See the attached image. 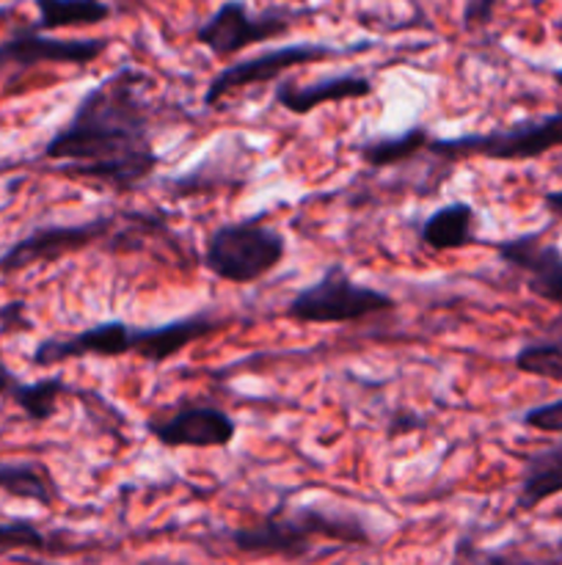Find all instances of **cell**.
<instances>
[{"mask_svg": "<svg viewBox=\"0 0 562 565\" xmlns=\"http://www.w3.org/2000/svg\"><path fill=\"white\" fill-rule=\"evenodd\" d=\"M64 395H72V386L61 375L39 379L33 384H17L11 390L14 403L33 423H47V419H53L55 412H58V401Z\"/></svg>", "mask_w": 562, "mask_h": 565, "instance_id": "obj_19", "label": "cell"}, {"mask_svg": "<svg viewBox=\"0 0 562 565\" xmlns=\"http://www.w3.org/2000/svg\"><path fill=\"white\" fill-rule=\"evenodd\" d=\"M47 565H53V563H47Z\"/></svg>", "mask_w": 562, "mask_h": 565, "instance_id": "obj_33", "label": "cell"}, {"mask_svg": "<svg viewBox=\"0 0 562 565\" xmlns=\"http://www.w3.org/2000/svg\"><path fill=\"white\" fill-rule=\"evenodd\" d=\"M551 77H554V83H556V86L562 88V66H560V70H554V72H551Z\"/></svg>", "mask_w": 562, "mask_h": 565, "instance_id": "obj_31", "label": "cell"}, {"mask_svg": "<svg viewBox=\"0 0 562 565\" xmlns=\"http://www.w3.org/2000/svg\"><path fill=\"white\" fill-rule=\"evenodd\" d=\"M562 147V110L538 119H523L490 132H468L457 138H430L428 152L444 160H534Z\"/></svg>", "mask_w": 562, "mask_h": 565, "instance_id": "obj_5", "label": "cell"}, {"mask_svg": "<svg viewBox=\"0 0 562 565\" xmlns=\"http://www.w3.org/2000/svg\"><path fill=\"white\" fill-rule=\"evenodd\" d=\"M419 428H424V419L419 417L417 412L395 414V419H391V425H389V439H400V436L413 434V430H419Z\"/></svg>", "mask_w": 562, "mask_h": 565, "instance_id": "obj_26", "label": "cell"}, {"mask_svg": "<svg viewBox=\"0 0 562 565\" xmlns=\"http://www.w3.org/2000/svg\"><path fill=\"white\" fill-rule=\"evenodd\" d=\"M361 565H372V563H361Z\"/></svg>", "mask_w": 562, "mask_h": 565, "instance_id": "obj_32", "label": "cell"}, {"mask_svg": "<svg viewBox=\"0 0 562 565\" xmlns=\"http://www.w3.org/2000/svg\"><path fill=\"white\" fill-rule=\"evenodd\" d=\"M551 334H556L562 340V320H556V323L551 326Z\"/></svg>", "mask_w": 562, "mask_h": 565, "instance_id": "obj_30", "label": "cell"}, {"mask_svg": "<svg viewBox=\"0 0 562 565\" xmlns=\"http://www.w3.org/2000/svg\"><path fill=\"white\" fill-rule=\"evenodd\" d=\"M521 423L529 430H538V434H556L562 436V397L551 403H540V406L527 408L521 414Z\"/></svg>", "mask_w": 562, "mask_h": 565, "instance_id": "obj_23", "label": "cell"}, {"mask_svg": "<svg viewBox=\"0 0 562 565\" xmlns=\"http://www.w3.org/2000/svg\"><path fill=\"white\" fill-rule=\"evenodd\" d=\"M147 434L171 450H180V447L213 450V447H229L235 441L237 423L224 408L191 403L163 417L147 419Z\"/></svg>", "mask_w": 562, "mask_h": 565, "instance_id": "obj_10", "label": "cell"}, {"mask_svg": "<svg viewBox=\"0 0 562 565\" xmlns=\"http://www.w3.org/2000/svg\"><path fill=\"white\" fill-rule=\"evenodd\" d=\"M306 14L309 9H290V6H268L259 14H253L246 0H224L193 31V42L202 44L218 61H229L253 44L284 36Z\"/></svg>", "mask_w": 562, "mask_h": 565, "instance_id": "obj_7", "label": "cell"}, {"mask_svg": "<svg viewBox=\"0 0 562 565\" xmlns=\"http://www.w3.org/2000/svg\"><path fill=\"white\" fill-rule=\"evenodd\" d=\"M231 550L248 557H281V561H303L314 552L317 541H334L342 546H369L367 522L353 511H334L325 505H279L268 516L248 527L224 530L215 535Z\"/></svg>", "mask_w": 562, "mask_h": 565, "instance_id": "obj_2", "label": "cell"}, {"mask_svg": "<svg viewBox=\"0 0 562 565\" xmlns=\"http://www.w3.org/2000/svg\"><path fill=\"white\" fill-rule=\"evenodd\" d=\"M419 241L433 252H457L477 243V213L468 202H450L433 210L419 226Z\"/></svg>", "mask_w": 562, "mask_h": 565, "instance_id": "obj_15", "label": "cell"}, {"mask_svg": "<svg viewBox=\"0 0 562 565\" xmlns=\"http://www.w3.org/2000/svg\"><path fill=\"white\" fill-rule=\"evenodd\" d=\"M556 494H562V441L529 452L518 480L516 511H534Z\"/></svg>", "mask_w": 562, "mask_h": 565, "instance_id": "obj_14", "label": "cell"}, {"mask_svg": "<svg viewBox=\"0 0 562 565\" xmlns=\"http://www.w3.org/2000/svg\"><path fill=\"white\" fill-rule=\"evenodd\" d=\"M543 207L549 210L551 218L562 221V188H556V191L543 193Z\"/></svg>", "mask_w": 562, "mask_h": 565, "instance_id": "obj_27", "label": "cell"}, {"mask_svg": "<svg viewBox=\"0 0 562 565\" xmlns=\"http://www.w3.org/2000/svg\"><path fill=\"white\" fill-rule=\"evenodd\" d=\"M154 326H132L127 320H102L66 337L42 340L31 362L36 367H55L72 359H121L138 356L147 362L152 351Z\"/></svg>", "mask_w": 562, "mask_h": 565, "instance_id": "obj_8", "label": "cell"}, {"mask_svg": "<svg viewBox=\"0 0 562 565\" xmlns=\"http://www.w3.org/2000/svg\"><path fill=\"white\" fill-rule=\"evenodd\" d=\"M430 130L422 125L408 127L400 136H380V138H367V141H358L353 147V152L361 158V163L367 169H389V166H400L406 160H411L413 154L428 152L430 143Z\"/></svg>", "mask_w": 562, "mask_h": 565, "instance_id": "obj_16", "label": "cell"}, {"mask_svg": "<svg viewBox=\"0 0 562 565\" xmlns=\"http://www.w3.org/2000/svg\"><path fill=\"white\" fill-rule=\"evenodd\" d=\"M545 230L523 232L494 243V252L523 276V285L534 298L562 309V248L543 241Z\"/></svg>", "mask_w": 562, "mask_h": 565, "instance_id": "obj_11", "label": "cell"}, {"mask_svg": "<svg viewBox=\"0 0 562 565\" xmlns=\"http://www.w3.org/2000/svg\"><path fill=\"white\" fill-rule=\"evenodd\" d=\"M149 83L147 72L130 64L94 83L66 125L44 143V158L61 174L99 182L116 193L141 188L160 166L154 149L160 110L149 99Z\"/></svg>", "mask_w": 562, "mask_h": 565, "instance_id": "obj_1", "label": "cell"}, {"mask_svg": "<svg viewBox=\"0 0 562 565\" xmlns=\"http://www.w3.org/2000/svg\"><path fill=\"white\" fill-rule=\"evenodd\" d=\"M372 47L369 39H361L356 44H347V47H334V44L323 42H292L281 44V47L262 50L257 55H246V58H237L231 64H226L224 70L215 72L213 81L204 88V108H218L229 94L240 92V88L259 86V83H273L279 77L290 75L292 70L306 64H317L325 58H345V55L364 53V50Z\"/></svg>", "mask_w": 562, "mask_h": 565, "instance_id": "obj_6", "label": "cell"}, {"mask_svg": "<svg viewBox=\"0 0 562 565\" xmlns=\"http://www.w3.org/2000/svg\"><path fill=\"white\" fill-rule=\"evenodd\" d=\"M114 226V215H97V218L80 221V224L39 226V230L28 232L25 237L11 243L0 254V276H11L20 274V270L36 268V265L55 263V259H64L88 246H99V243L105 246Z\"/></svg>", "mask_w": 562, "mask_h": 565, "instance_id": "obj_9", "label": "cell"}, {"mask_svg": "<svg viewBox=\"0 0 562 565\" xmlns=\"http://www.w3.org/2000/svg\"><path fill=\"white\" fill-rule=\"evenodd\" d=\"M17 384H20V381L14 379V373H11V370L0 362V395H6V392L14 390Z\"/></svg>", "mask_w": 562, "mask_h": 565, "instance_id": "obj_28", "label": "cell"}, {"mask_svg": "<svg viewBox=\"0 0 562 565\" xmlns=\"http://www.w3.org/2000/svg\"><path fill=\"white\" fill-rule=\"evenodd\" d=\"M375 83L372 77L358 75V72H336L320 81H292V77H279V86L273 92V105L284 108L287 114L306 116L312 110L323 108L331 103H350V99L372 97Z\"/></svg>", "mask_w": 562, "mask_h": 565, "instance_id": "obj_13", "label": "cell"}, {"mask_svg": "<svg viewBox=\"0 0 562 565\" xmlns=\"http://www.w3.org/2000/svg\"><path fill=\"white\" fill-rule=\"evenodd\" d=\"M455 561L461 565H562L560 555H538L521 546H501V550H479L468 539L455 546Z\"/></svg>", "mask_w": 562, "mask_h": 565, "instance_id": "obj_21", "label": "cell"}, {"mask_svg": "<svg viewBox=\"0 0 562 565\" xmlns=\"http://www.w3.org/2000/svg\"><path fill=\"white\" fill-rule=\"evenodd\" d=\"M61 550H69V546H64V541L44 533L39 524L28 522V519L0 522V555H11V552H61Z\"/></svg>", "mask_w": 562, "mask_h": 565, "instance_id": "obj_22", "label": "cell"}, {"mask_svg": "<svg viewBox=\"0 0 562 565\" xmlns=\"http://www.w3.org/2000/svg\"><path fill=\"white\" fill-rule=\"evenodd\" d=\"M108 47V39H58L31 25L0 44V66H22V70L39 64L86 66Z\"/></svg>", "mask_w": 562, "mask_h": 565, "instance_id": "obj_12", "label": "cell"}, {"mask_svg": "<svg viewBox=\"0 0 562 565\" xmlns=\"http://www.w3.org/2000/svg\"><path fill=\"white\" fill-rule=\"evenodd\" d=\"M499 0H468L466 11H463V22L466 25H485L494 17V9Z\"/></svg>", "mask_w": 562, "mask_h": 565, "instance_id": "obj_25", "label": "cell"}, {"mask_svg": "<svg viewBox=\"0 0 562 565\" xmlns=\"http://www.w3.org/2000/svg\"><path fill=\"white\" fill-rule=\"evenodd\" d=\"M132 565H191L187 561H176V557H165V555H154V557H143V561L132 563Z\"/></svg>", "mask_w": 562, "mask_h": 565, "instance_id": "obj_29", "label": "cell"}, {"mask_svg": "<svg viewBox=\"0 0 562 565\" xmlns=\"http://www.w3.org/2000/svg\"><path fill=\"white\" fill-rule=\"evenodd\" d=\"M0 491L42 508H53L58 500L53 475L36 461H0Z\"/></svg>", "mask_w": 562, "mask_h": 565, "instance_id": "obj_17", "label": "cell"}, {"mask_svg": "<svg viewBox=\"0 0 562 565\" xmlns=\"http://www.w3.org/2000/svg\"><path fill=\"white\" fill-rule=\"evenodd\" d=\"M31 318H28L25 301H9L0 307V331H28Z\"/></svg>", "mask_w": 562, "mask_h": 565, "instance_id": "obj_24", "label": "cell"}, {"mask_svg": "<svg viewBox=\"0 0 562 565\" xmlns=\"http://www.w3.org/2000/svg\"><path fill=\"white\" fill-rule=\"evenodd\" d=\"M39 11L36 31L50 33L61 28H91L110 20L114 9L105 0H33Z\"/></svg>", "mask_w": 562, "mask_h": 565, "instance_id": "obj_18", "label": "cell"}, {"mask_svg": "<svg viewBox=\"0 0 562 565\" xmlns=\"http://www.w3.org/2000/svg\"><path fill=\"white\" fill-rule=\"evenodd\" d=\"M284 257L287 237L264 224L262 215H248L218 226L209 232L202 248L204 268L229 285H253L273 274Z\"/></svg>", "mask_w": 562, "mask_h": 565, "instance_id": "obj_3", "label": "cell"}, {"mask_svg": "<svg viewBox=\"0 0 562 565\" xmlns=\"http://www.w3.org/2000/svg\"><path fill=\"white\" fill-rule=\"evenodd\" d=\"M512 367L532 379L562 381V340L549 331L540 340L523 342L512 356Z\"/></svg>", "mask_w": 562, "mask_h": 565, "instance_id": "obj_20", "label": "cell"}, {"mask_svg": "<svg viewBox=\"0 0 562 565\" xmlns=\"http://www.w3.org/2000/svg\"><path fill=\"white\" fill-rule=\"evenodd\" d=\"M397 303L378 287H364L342 265H331L314 285L287 301L284 315L301 326H347L391 312Z\"/></svg>", "mask_w": 562, "mask_h": 565, "instance_id": "obj_4", "label": "cell"}]
</instances>
